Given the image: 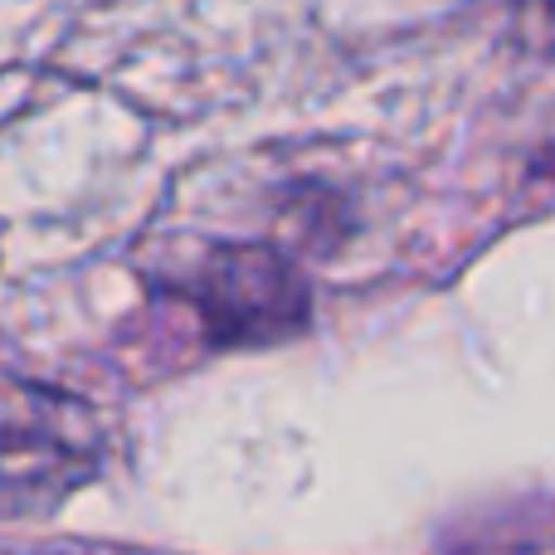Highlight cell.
I'll list each match as a JSON object with an SVG mask.
<instances>
[{
    "label": "cell",
    "instance_id": "obj_2",
    "mask_svg": "<svg viewBox=\"0 0 555 555\" xmlns=\"http://www.w3.org/2000/svg\"><path fill=\"white\" fill-rule=\"evenodd\" d=\"M103 463L107 434L83 395L0 371V521L54 517Z\"/></svg>",
    "mask_w": 555,
    "mask_h": 555
},
{
    "label": "cell",
    "instance_id": "obj_1",
    "mask_svg": "<svg viewBox=\"0 0 555 555\" xmlns=\"http://www.w3.org/2000/svg\"><path fill=\"white\" fill-rule=\"evenodd\" d=\"M152 297L185 307L205 351H269L312 332L317 293L278 240H205L146 278Z\"/></svg>",
    "mask_w": 555,
    "mask_h": 555
},
{
    "label": "cell",
    "instance_id": "obj_3",
    "mask_svg": "<svg viewBox=\"0 0 555 555\" xmlns=\"http://www.w3.org/2000/svg\"><path fill=\"white\" fill-rule=\"evenodd\" d=\"M307 201H297V191H287L283 220H287V240H278L293 254H322L351 234V210L332 185H302Z\"/></svg>",
    "mask_w": 555,
    "mask_h": 555
}]
</instances>
